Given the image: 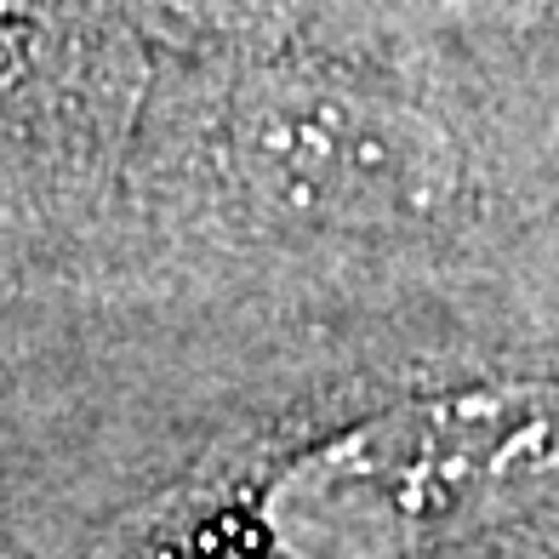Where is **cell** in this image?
I'll use <instances>...</instances> for the list:
<instances>
[{
  "label": "cell",
  "mask_w": 559,
  "mask_h": 559,
  "mask_svg": "<svg viewBox=\"0 0 559 559\" xmlns=\"http://www.w3.org/2000/svg\"><path fill=\"white\" fill-rule=\"evenodd\" d=\"M194 206L286 258H394L468 212L474 160L445 115L325 69H251L177 120Z\"/></svg>",
  "instance_id": "cell-2"
},
{
  "label": "cell",
  "mask_w": 559,
  "mask_h": 559,
  "mask_svg": "<svg viewBox=\"0 0 559 559\" xmlns=\"http://www.w3.org/2000/svg\"><path fill=\"white\" fill-rule=\"evenodd\" d=\"M559 537V366H451L263 428L109 559H497Z\"/></svg>",
  "instance_id": "cell-1"
}]
</instances>
